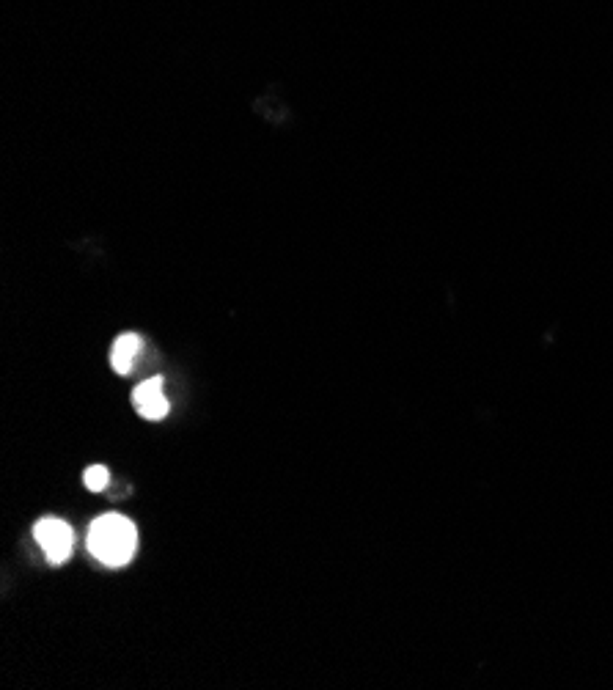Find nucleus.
Returning a JSON list of instances; mask_svg holds the SVG:
<instances>
[{
	"mask_svg": "<svg viewBox=\"0 0 613 690\" xmlns=\"http://www.w3.org/2000/svg\"><path fill=\"white\" fill-rule=\"evenodd\" d=\"M132 405L149 421H160L168 416V399L163 391V377H149L146 383H141L132 391Z\"/></svg>",
	"mask_w": 613,
	"mask_h": 690,
	"instance_id": "7ed1b4c3",
	"label": "nucleus"
},
{
	"mask_svg": "<svg viewBox=\"0 0 613 690\" xmlns=\"http://www.w3.org/2000/svg\"><path fill=\"white\" fill-rule=\"evenodd\" d=\"M33 537L42 545L44 556L50 564H64L72 556V548H75V534L72 528L66 526L64 520L58 517H44L33 526Z\"/></svg>",
	"mask_w": 613,
	"mask_h": 690,
	"instance_id": "f03ea898",
	"label": "nucleus"
},
{
	"mask_svg": "<svg viewBox=\"0 0 613 690\" xmlns=\"http://www.w3.org/2000/svg\"><path fill=\"white\" fill-rule=\"evenodd\" d=\"M83 482H86V487L91 493H102L110 484L108 468H105V465H91L86 471V476H83Z\"/></svg>",
	"mask_w": 613,
	"mask_h": 690,
	"instance_id": "39448f33",
	"label": "nucleus"
},
{
	"mask_svg": "<svg viewBox=\"0 0 613 690\" xmlns=\"http://www.w3.org/2000/svg\"><path fill=\"white\" fill-rule=\"evenodd\" d=\"M141 352L143 339L138 333H121L119 339L113 341V350H110V366H113V372L130 374Z\"/></svg>",
	"mask_w": 613,
	"mask_h": 690,
	"instance_id": "20e7f679",
	"label": "nucleus"
},
{
	"mask_svg": "<svg viewBox=\"0 0 613 690\" xmlns=\"http://www.w3.org/2000/svg\"><path fill=\"white\" fill-rule=\"evenodd\" d=\"M138 548V531L124 515H102L88 528V550L105 567L130 564Z\"/></svg>",
	"mask_w": 613,
	"mask_h": 690,
	"instance_id": "f257e3e1",
	"label": "nucleus"
}]
</instances>
